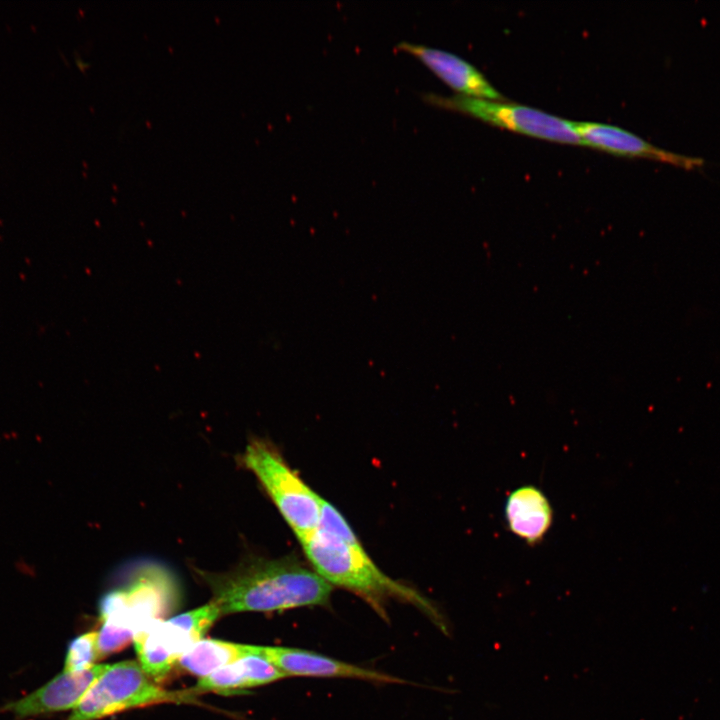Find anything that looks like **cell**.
<instances>
[{
    "label": "cell",
    "instance_id": "cell-1",
    "mask_svg": "<svg viewBox=\"0 0 720 720\" xmlns=\"http://www.w3.org/2000/svg\"><path fill=\"white\" fill-rule=\"evenodd\" d=\"M221 615L322 606L333 586L294 556H252L224 572H198Z\"/></svg>",
    "mask_w": 720,
    "mask_h": 720
},
{
    "label": "cell",
    "instance_id": "cell-2",
    "mask_svg": "<svg viewBox=\"0 0 720 720\" xmlns=\"http://www.w3.org/2000/svg\"><path fill=\"white\" fill-rule=\"evenodd\" d=\"M312 568L330 585L358 594L383 611L388 598L402 599L441 622L437 610L421 594L382 572L356 534L332 504L324 500L317 529L300 541Z\"/></svg>",
    "mask_w": 720,
    "mask_h": 720
},
{
    "label": "cell",
    "instance_id": "cell-3",
    "mask_svg": "<svg viewBox=\"0 0 720 720\" xmlns=\"http://www.w3.org/2000/svg\"><path fill=\"white\" fill-rule=\"evenodd\" d=\"M242 463L258 479L283 519L302 541L320 521L324 499L310 488L269 442L251 441Z\"/></svg>",
    "mask_w": 720,
    "mask_h": 720
},
{
    "label": "cell",
    "instance_id": "cell-4",
    "mask_svg": "<svg viewBox=\"0 0 720 720\" xmlns=\"http://www.w3.org/2000/svg\"><path fill=\"white\" fill-rule=\"evenodd\" d=\"M199 693L193 688L168 691L127 660L109 665L73 709L67 720H99L131 708L159 703H190Z\"/></svg>",
    "mask_w": 720,
    "mask_h": 720
},
{
    "label": "cell",
    "instance_id": "cell-5",
    "mask_svg": "<svg viewBox=\"0 0 720 720\" xmlns=\"http://www.w3.org/2000/svg\"><path fill=\"white\" fill-rule=\"evenodd\" d=\"M176 580L157 563L134 567L121 587L100 601V618L115 622L135 634L171 613L179 600Z\"/></svg>",
    "mask_w": 720,
    "mask_h": 720
},
{
    "label": "cell",
    "instance_id": "cell-6",
    "mask_svg": "<svg viewBox=\"0 0 720 720\" xmlns=\"http://www.w3.org/2000/svg\"><path fill=\"white\" fill-rule=\"evenodd\" d=\"M221 615L211 600L194 610L167 620H157L137 632L133 642L138 662L155 682L164 679L180 657L200 641Z\"/></svg>",
    "mask_w": 720,
    "mask_h": 720
},
{
    "label": "cell",
    "instance_id": "cell-7",
    "mask_svg": "<svg viewBox=\"0 0 720 720\" xmlns=\"http://www.w3.org/2000/svg\"><path fill=\"white\" fill-rule=\"evenodd\" d=\"M434 105L463 112L490 124L550 141L583 145L575 123L530 106L462 94L425 93Z\"/></svg>",
    "mask_w": 720,
    "mask_h": 720
},
{
    "label": "cell",
    "instance_id": "cell-8",
    "mask_svg": "<svg viewBox=\"0 0 720 720\" xmlns=\"http://www.w3.org/2000/svg\"><path fill=\"white\" fill-rule=\"evenodd\" d=\"M108 667L95 664L81 672L63 671L27 696L7 703L2 710L23 719L74 709Z\"/></svg>",
    "mask_w": 720,
    "mask_h": 720
},
{
    "label": "cell",
    "instance_id": "cell-9",
    "mask_svg": "<svg viewBox=\"0 0 720 720\" xmlns=\"http://www.w3.org/2000/svg\"><path fill=\"white\" fill-rule=\"evenodd\" d=\"M253 653L261 655L289 676L355 678L383 683H401L388 674L343 662L329 656L299 648L252 646Z\"/></svg>",
    "mask_w": 720,
    "mask_h": 720
},
{
    "label": "cell",
    "instance_id": "cell-10",
    "mask_svg": "<svg viewBox=\"0 0 720 720\" xmlns=\"http://www.w3.org/2000/svg\"><path fill=\"white\" fill-rule=\"evenodd\" d=\"M583 145L609 153L647 158L692 170L705 161L700 157L687 156L662 149L618 126L597 122H574Z\"/></svg>",
    "mask_w": 720,
    "mask_h": 720
},
{
    "label": "cell",
    "instance_id": "cell-11",
    "mask_svg": "<svg viewBox=\"0 0 720 720\" xmlns=\"http://www.w3.org/2000/svg\"><path fill=\"white\" fill-rule=\"evenodd\" d=\"M397 47L416 56L459 94L504 101L505 97L474 65L449 51L406 41Z\"/></svg>",
    "mask_w": 720,
    "mask_h": 720
},
{
    "label": "cell",
    "instance_id": "cell-12",
    "mask_svg": "<svg viewBox=\"0 0 720 720\" xmlns=\"http://www.w3.org/2000/svg\"><path fill=\"white\" fill-rule=\"evenodd\" d=\"M504 517L512 534L533 546L540 543L550 530L553 508L541 489L524 485L508 495Z\"/></svg>",
    "mask_w": 720,
    "mask_h": 720
},
{
    "label": "cell",
    "instance_id": "cell-13",
    "mask_svg": "<svg viewBox=\"0 0 720 720\" xmlns=\"http://www.w3.org/2000/svg\"><path fill=\"white\" fill-rule=\"evenodd\" d=\"M286 677L267 659L253 653L200 678L194 689L198 693L207 691L233 693Z\"/></svg>",
    "mask_w": 720,
    "mask_h": 720
},
{
    "label": "cell",
    "instance_id": "cell-14",
    "mask_svg": "<svg viewBox=\"0 0 720 720\" xmlns=\"http://www.w3.org/2000/svg\"><path fill=\"white\" fill-rule=\"evenodd\" d=\"M250 654H253L252 645L201 639L177 663L183 670L202 678Z\"/></svg>",
    "mask_w": 720,
    "mask_h": 720
},
{
    "label": "cell",
    "instance_id": "cell-15",
    "mask_svg": "<svg viewBox=\"0 0 720 720\" xmlns=\"http://www.w3.org/2000/svg\"><path fill=\"white\" fill-rule=\"evenodd\" d=\"M98 631L86 632L74 638L68 645L64 672H81L95 665L98 655Z\"/></svg>",
    "mask_w": 720,
    "mask_h": 720
},
{
    "label": "cell",
    "instance_id": "cell-16",
    "mask_svg": "<svg viewBox=\"0 0 720 720\" xmlns=\"http://www.w3.org/2000/svg\"><path fill=\"white\" fill-rule=\"evenodd\" d=\"M134 636L133 631L119 624L110 621L102 622L97 640L99 659L124 649L133 641Z\"/></svg>",
    "mask_w": 720,
    "mask_h": 720
}]
</instances>
